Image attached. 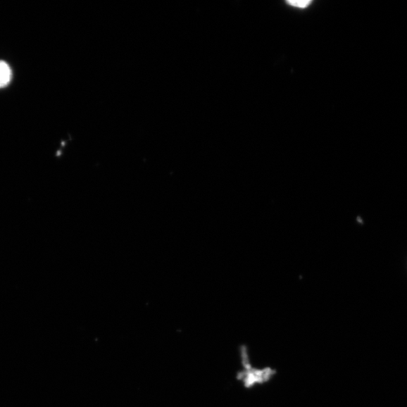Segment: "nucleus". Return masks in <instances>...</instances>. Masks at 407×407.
<instances>
[{
	"instance_id": "1",
	"label": "nucleus",
	"mask_w": 407,
	"mask_h": 407,
	"mask_svg": "<svg viewBox=\"0 0 407 407\" xmlns=\"http://www.w3.org/2000/svg\"><path fill=\"white\" fill-rule=\"evenodd\" d=\"M276 371L267 368L263 370L251 368L238 373L237 379L242 381L245 389H251L256 384H263L271 380Z\"/></svg>"
},
{
	"instance_id": "2",
	"label": "nucleus",
	"mask_w": 407,
	"mask_h": 407,
	"mask_svg": "<svg viewBox=\"0 0 407 407\" xmlns=\"http://www.w3.org/2000/svg\"><path fill=\"white\" fill-rule=\"evenodd\" d=\"M12 69L6 61H0V89L6 88L12 81Z\"/></svg>"
},
{
	"instance_id": "3",
	"label": "nucleus",
	"mask_w": 407,
	"mask_h": 407,
	"mask_svg": "<svg viewBox=\"0 0 407 407\" xmlns=\"http://www.w3.org/2000/svg\"><path fill=\"white\" fill-rule=\"evenodd\" d=\"M286 3L289 6L303 9L312 4L313 1H311V0H303V1L301 0H288Z\"/></svg>"
}]
</instances>
